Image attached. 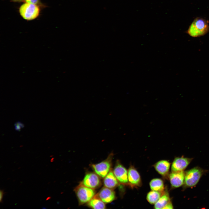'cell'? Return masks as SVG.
I'll use <instances>...</instances> for the list:
<instances>
[{
  "label": "cell",
  "mask_w": 209,
  "mask_h": 209,
  "mask_svg": "<svg viewBox=\"0 0 209 209\" xmlns=\"http://www.w3.org/2000/svg\"><path fill=\"white\" fill-rule=\"evenodd\" d=\"M104 178L103 183L105 187L113 189L118 185L119 183L113 171L110 170Z\"/></svg>",
  "instance_id": "4fadbf2b"
},
{
  "label": "cell",
  "mask_w": 209,
  "mask_h": 209,
  "mask_svg": "<svg viewBox=\"0 0 209 209\" xmlns=\"http://www.w3.org/2000/svg\"><path fill=\"white\" fill-rule=\"evenodd\" d=\"M24 1L25 2L37 5L40 7H44V6L41 3L40 0H24Z\"/></svg>",
  "instance_id": "ac0fdd59"
},
{
  "label": "cell",
  "mask_w": 209,
  "mask_h": 209,
  "mask_svg": "<svg viewBox=\"0 0 209 209\" xmlns=\"http://www.w3.org/2000/svg\"><path fill=\"white\" fill-rule=\"evenodd\" d=\"M209 31L207 21L203 18H197L192 23L186 32L190 36L196 37L205 35Z\"/></svg>",
  "instance_id": "6da1fadb"
},
{
  "label": "cell",
  "mask_w": 209,
  "mask_h": 209,
  "mask_svg": "<svg viewBox=\"0 0 209 209\" xmlns=\"http://www.w3.org/2000/svg\"><path fill=\"white\" fill-rule=\"evenodd\" d=\"M163 192L151 190L147 195V200L150 204L154 205L160 198Z\"/></svg>",
  "instance_id": "e0dca14e"
},
{
  "label": "cell",
  "mask_w": 209,
  "mask_h": 209,
  "mask_svg": "<svg viewBox=\"0 0 209 209\" xmlns=\"http://www.w3.org/2000/svg\"><path fill=\"white\" fill-rule=\"evenodd\" d=\"M11 1L15 2H20L21 1H23L24 0H10Z\"/></svg>",
  "instance_id": "7402d4cb"
},
{
  "label": "cell",
  "mask_w": 209,
  "mask_h": 209,
  "mask_svg": "<svg viewBox=\"0 0 209 209\" xmlns=\"http://www.w3.org/2000/svg\"><path fill=\"white\" fill-rule=\"evenodd\" d=\"M113 172L119 183L124 185H128V170L120 163H116Z\"/></svg>",
  "instance_id": "ba28073f"
},
{
  "label": "cell",
  "mask_w": 209,
  "mask_h": 209,
  "mask_svg": "<svg viewBox=\"0 0 209 209\" xmlns=\"http://www.w3.org/2000/svg\"><path fill=\"white\" fill-rule=\"evenodd\" d=\"M40 7L37 5L25 2L19 8V12L24 19L30 21L37 18L40 12Z\"/></svg>",
  "instance_id": "3957f363"
},
{
  "label": "cell",
  "mask_w": 209,
  "mask_h": 209,
  "mask_svg": "<svg viewBox=\"0 0 209 209\" xmlns=\"http://www.w3.org/2000/svg\"><path fill=\"white\" fill-rule=\"evenodd\" d=\"M185 172L183 171L172 172L169 175L171 187L175 188L183 185L185 178Z\"/></svg>",
  "instance_id": "30bf717a"
},
{
  "label": "cell",
  "mask_w": 209,
  "mask_h": 209,
  "mask_svg": "<svg viewBox=\"0 0 209 209\" xmlns=\"http://www.w3.org/2000/svg\"><path fill=\"white\" fill-rule=\"evenodd\" d=\"M171 201L170 202L168 203H167L166 205L164 207L163 209H173V207Z\"/></svg>",
  "instance_id": "ffe728a7"
},
{
  "label": "cell",
  "mask_w": 209,
  "mask_h": 209,
  "mask_svg": "<svg viewBox=\"0 0 209 209\" xmlns=\"http://www.w3.org/2000/svg\"><path fill=\"white\" fill-rule=\"evenodd\" d=\"M151 190L163 192L165 191V185L163 180L159 178L152 179L149 183Z\"/></svg>",
  "instance_id": "9a60e30c"
},
{
  "label": "cell",
  "mask_w": 209,
  "mask_h": 209,
  "mask_svg": "<svg viewBox=\"0 0 209 209\" xmlns=\"http://www.w3.org/2000/svg\"><path fill=\"white\" fill-rule=\"evenodd\" d=\"M54 158H51V162H53V161H54Z\"/></svg>",
  "instance_id": "cb8c5ba5"
},
{
  "label": "cell",
  "mask_w": 209,
  "mask_h": 209,
  "mask_svg": "<svg viewBox=\"0 0 209 209\" xmlns=\"http://www.w3.org/2000/svg\"><path fill=\"white\" fill-rule=\"evenodd\" d=\"M51 198V197H48L46 199V200H48Z\"/></svg>",
  "instance_id": "603a6c76"
},
{
  "label": "cell",
  "mask_w": 209,
  "mask_h": 209,
  "mask_svg": "<svg viewBox=\"0 0 209 209\" xmlns=\"http://www.w3.org/2000/svg\"><path fill=\"white\" fill-rule=\"evenodd\" d=\"M171 201L170 195L167 191H164L161 196L154 204L155 209H163L164 207Z\"/></svg>",
  "instance_id": "5bb4252c"
},
{
  "label": "cell",
  "mask_w": 209,
  "mask_h": 209,
  "mask_svg": "<svg viewBox=\"0 0 209 209\" xmlns=\"http://www.w3.org/2000/svg\"><path fill=\"white\" fill-rule=\"evenodd\" d=\"M170 163L166 160H161L156 163L154 167L156 171L164 177L168 176Z\"/></svg>",
  "instance_id": "7c38bea8"
},
{
  "label": "cell",
  "mask_w": 209,
  "mask_h": 209,
  "mask_svg": "<svg viewBox=\"0 0 209 209\" xmlns=\"http://www.w3.org/2000/svg\"><path fill=\"white\" fill-rule=\"evenodd\" d=\"M111 156H109L106 160L99 163L93 164L91 167L99 177L104 178L110 171L111 166Z\"/></svg>",
  "instance_id": "5b68a950"
},
{
  "label": "cell",
  "mask_w": 209,
  "mask_h": 209,
  "mask_svg": "<svg viewBox=\"0 0 209 209\" xmlns=\"http://www.w3.org/2000/svg\"><path fill=\"white\" fill-rule=\"evenodd\" d=\"M128 185L132 188H137L142 185L140 175L135 167L131 165L128 170Z\"/></svg>",
  "instance_id": "52a82bcc"
},
{
  "label": "cell",
  "mask_w": 209,
  "mask_h": 209,
  "mask_svg": "<svg viewBox=\"0 0 209 209\" xmlns=\"http://www.w3.org/2000/svg\"><path fill=\"white\" fill-rule=\"evenodd\" d=\"M96 196L105 203H109L116 198V194L113 189L103 187Z\"/></svg>",
  "instance_id": "8fae6325"
},
{
  "label": "cell",
  "mask_w": 209,
  "mask_h": 209,
  "mask_svg": "<svg viewBox=\"0 0 209 209\" xmlns=\"http://www.w3.org/2000/svg\"><path fill=\"white\" fill-rule=\"evenodd\" d=\"M204 172V170L198 167H195L185 171L183 188H191L195 186Z\"/></svg>",
  "instance_id": "7a4b0ae2"
},
{
  "label": "cell",
  "mask_w": 209,
  "mask_h": 209,
  "mask_svg": "<svg viewBox=\"0 0 209 209\" xmlns=\"http://www.w3.org/2000/svg\"><path fill=\"white\" fill-rule=\"evenodd\" d=\"M80 183L85 186L94 189L100 186L101 182L99 176L96 174L90 172L85 175Z\"/></svg>",
  "instance_id": "8992f818"
},
{
  "label": "cell",
  "mask_w": 209,
  "mask_h": 209,
  "mask_svg": "<svg viewBox=\"0 0 209 209\" xmlns=\"http://www.w3.org/2000/svg\"><path fill=\"white\" fill-rule=\"evenodd\" d=\"M192 159V158L183 157L175 158L172 164V172L183 171L189 164Z\"/></svg>",
  "instance_id": "9c48e42d"
},
{
  "label": "cell",
  "mask_w": 209,
  "mask_h": 209,
  "mask_svg": "<svg viewBox=\"0 0 209 209\" xmlns=\"http://www.w3.org/2000/svg\"><path fill=\"white\" fill-rule=\"evenodd\" d=\"M3 194H4L3 191L2 190H0V201L1 202L2 201V199H3Z\"/></svg>",
  "instance_id": "44dd1931"
},
{
  "label": "cell",
  "mask_w": 209,
  "mask_h": 209,
  "mask_svg": "<svg viewBox=\"0 0 209 209\" xmlns=\"http://www.w3.org/2000/svg\"><path fill=\"white\" fill-rule=\"evenodd\" d=\"M75 192L80 204L88 203L96 195L94 189L85 186L80 183L75 189Z\"/></svg>",
  "instance_id": "277c9868"
},
{
  "label": "cell",
  "mask_w": 209,
  "mask_h": 209,
  "mask_svg": "<svg viewBox=\"0 0 209 209\" xmlns=\"http://www.w3.org/2000/svg\"><path fill=\"white\" fill-rule=\"evenodd\" d=\"M14 125L15 129L18 131H20L21 129L24 128V124L19 121L16 122Z\"/></svg>",
  "instance_id": "d6986e66"
},
{
  "label": "cell",
  "mask_w": 209,
  "mask_h": 209,
  "mask_svg": "<svg viewBox=\"0 0 209 209\" xmlns=\"http://www.w3.org/2000/svg\"><path fill=\"white\" fill-rule=\"evenodd\" d=\"M96 195L88 203V206L93 209L106 208L105 204Z\"/></svg>",
  "instance_id": "2e32d148"
}]
</instances>
